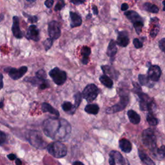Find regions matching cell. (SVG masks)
Instances as JSON below:
<instances>
[{
	"instance_id": "obj_3",
	"label": "cell",
	"mask_w": 165,
	"mask_h": 165,
	"mask_svg": "<svg viewBox=\"0 0 165 165\" xmlns=\"http://www.w3.org/2000/svg\"><path fill=\"white\" fill-rule=\"evenodd\" d=\"M27 139L30 144L34 147L38 149H44L47 148V144L44 140L42 135L37 131L31 130L28 132Z\"/></svg>"
},
{
	"instance_id": "obj_17",
	"label": "cell",
	"mask_w": 165,
	"mask_h": 165,
	"mask_svg": "<svg viewBox=\"0 0 165 165\" xmlns=\"http://www.w3.org/2000/svg\"><path fill=\"white\" fill-rule=\"evenodd\" d=\"M101 70L103 72L104 75L109 76V78H115L116 79L118 77V72H117L113 67L109 65L101 66Z\"/></svg>"
},
{
	"instance_id": "obj_27",
	"label": "cell",
	"mask_w": 165,
	"mask_h": 165,
	"mask_svg": "<svg viewBox=\"0 0 165 165\" xmlns=\"http://www.w3.org/2000/svg\"><path fill=\"white\" fill-rule=\"evenodd\" d=\"M85 110L88 114L96 115L99 112V107L96 104H87L86 107L85 108Z\"/></svg>"
},
{
	"instance_id": "obj_6",
	"label": "cell",
	"mask_w": 165,
	"mask_h": 165,
	"mask_svg": "<svg viewBox=\"0 0 165 165\" xmlns=\"http://www.w3.org/2000/svg\"><path fill=\"white\" fill-rule=\"evenodd\" d=\"M98 94H99L98 87L94 84H90L84 88L81 94V96L88 102L91 103L96 99Z\"/></svg>"
},
{
	"instance_id": "obj_12",
	"label": "cell",
	"mask_w": 165,
	"mask_h": 165,
	"mask_svg": "<svg viewBox=\"0 0 165 165\" xmlns=\"http://www.w3.org/2000/svg\"><path fill=\"white\" fill-rule=\"evenodd\" d=\"M130 43L128 33L125 30L119 31L117 32V37L116 44L121 47H126Z\"/></svg>"
},
{
	"instance_id": "obj_18",
	"label": "cell",
	"mask_w": 165,
	"mask_h": 165,
	"mask_svg": "<svg viewBox=\"0 0 165 165\" xmlns=\"http://www.w3.org/2000/svg\"><path fill=\"white\" fill-rule=\"evenodd\" d=\"M70 16H71V28H75L81 26L82 24V19L80 16L74 12H70Z\"/></svg>"
},
{
	"instance_id": "obj_5",
	"label": "cell",
	"mask_w": 165,
	"mask_h": 165,
	"mask_svg": "<svg viewBox=\"0 0 165 165\" xmlns=\"http://www.w3.org/2000/svg\"><path fill=\"white\" fill-rule=\"evenodd\" d=\"M142 139L146 147L151 151H154L156 148V137L153 130L147 128L145 130L142 134Z\"/></svg>"
},
{
	"instance_id": "obj_22",
	"label": "cell",
	"mask_w": 165,
	"mask_h": 165,
	"mask_svg": "<svg viewBox=\"0 0 165 165\" xmlns=\"http://www.w3.org/2000/svg\"><path fill=\"white\" fill-rule=\"evenodd\" d=\"M41 109L43 112H49L51 114H53L57 117L59 116V113L54 108L52 107L50 104L47 103H43L41 104Z\"/></svg>"
},
{
	"instance_id": "obj_42",
	"label": "cell",
	"mask_w": 165,
	"mask_h": 165,
	"mask_svg": "<svg viewBox=\"0 0 165 165\" xmlns=\"http://www.w3.org/2000/svg\"><path fill=\"white\" fill-rule=\"evenodd\" d=\"M54 2V0H46L45 1V5L46 6L47 8H50L53 6Z\"/></svg>"
},
{
	"instance_id": "obj_20",
	"label": "cell",
	"mask_w": 165,
	"mask_h": 165,
	"mask_svg": "<svg viewBox=\"0 0 165 165\" xmlns=\"http://www.w3.org/2000/svg\"><path fill=\"white\" fill-rule=\"evenodd\" d=\"M117 52V48L116 46V42L114 40L112 39L109 44L107 48L106 54L107 56L110 57V58H113L116 56Z\"/></svg>"
},
{
	"instance_id": "obj_9",
	"label": "cell",
	"mask_w": 165,
	"mask_h": 165,
	"mask_svg": "<svg viewBox=\"0 0 165 165\" xmlns=\"http://www.w3.org/2000/svg\"><path fill=\"white\" fill-rule=\"evenodd\" d=\"M48 31L50 38H51L52 40L58 39L61 36V26L58 21H50L49 24Z\"/></svg>"
},
{
	"instance_id": "obj_29",
	"label": "cell",
	"mask_w": 165,
	"mask_h": 165,
	"mask_svg": "<svg viewBox=\"0 0 165 165\" xmlns=\"http://www.w3.org/2000/svg\"><path fill=\"white\" fill-rule=\"evenodd\" d=\"M147 120L148 124L150 126H155L157 125L159 123L158 119L154 116L152 112H150L148 114L147 117Z\"/></svg>"
},
{
	"instance_id": "obj_2",
	"label": "cell",
	"mask_w": 165,
	"mask_h": 165,
	"mask_svg": "<svg viewBox=\"0 0 165 165\" xmlns=\"http://www.w3.org/2000/svg\"><path fill=\"white\" fill-rule=\"evenodd\" d=\"M49 153L56 158H62L67 154V148L60 141H56L47 146Z\"/></svg>"
},
{
	"instance_id": "obj_1",
	"label": "cell",
	"mask_w": 165,
	"mask_h": 165,
	"mask_svg": "<svg viewBox=\"0 0 165 165\" xmlns=\"http://www.w3.org/2000/svg\"><path fill=\"white\" fill-rule=\"evenodd\" d=\"M43 130L47 137L56 141H65L71 134L72 127L65 119L49 118L43 123Z\"/></svg>"
},
{
	"instance_id": "obj_8",
	"label": "cell",
	"mask_w": 165,
	"mask_h": 165,
	"mask_svg": "<svg viewBox=\"0 0 165 165\" xmlns=\"http://www.w3.org/2000/svg\"><path fill=\"white\" fill-rule=\"evenodd\" d=\"M49 75L50 78L52 79L53 81L59 86L64 84L66 81V79H67L66 73L58 67H55L54 68L52 69L49 72Z\"/></svg>"
},
{
	"instance_id": "obj_31",
	"label": "cell",
	"mask_w": 165,
	"mask_h": 165,
	"mask_svg": "<svg viewBox=\"0 0 165 165\" xmlns=\"http://www.w3.org/2000/svg\"><path fill=\"white\" fill-rule=\"evenodd\" d=\"M74 99H75V102H74V104L73 105V109H74V111L75 112L76 109H78L79 106V104H80L82 99L81 94L79 92H77L74 95Z\"/></svg>"
},
{
	"instance_id": "obj_38",
	"label": "cell",
	"mask_w": 165,
	"mask_h": 165,
	"mask_svg": "<svg viewBox=\"0 0 165 165\" xmlns=\"http://www.w3.org/2000/svg\"><path fill=\"white\" fill-rule=\"evenodd\" d=\"M157 154L159 155V157H160L161 159H163L164 157V155H165V148H164V146L163 145L161 148L157 149Z\"/></svg>"
},
{
	"instance_id": "obj_43",
	"label": "cell",
	"mask_w": 165,
	"mask_h": 165,
	"mask_svg": "<svg viewBox=\"0 0 165 165\" xmlns=\"http://www.w3.org/2000/svg\"><path fill=\"white\" fill-rule=\"evenodd\" d=\"M70 1H71L72 4L76 5H81L84 4L85 0H70Z\"/></svg>"
},
{
	"instance_id": "obj_25",
	"label": "cell",
	"mask_w": 165,
	"mask_h": 165,
	"mask_svg": "<svg viewBox=\"0 0 165 165\" xmlns=\"http://www.w3.org/2000/svg\"><path fill=\"white\" fill-rule=\"evenodd\" d=\"M138 155L141 161L143 162L145 164H146L147 165H155V163H154V161H152L150 158V157H149L147 154L145 153L144 152H142L141 150H139Z\"/></svg>"
},
{
	"instance_id": "obj_53",
	"label": "cell",
	"mask_w": 165,
	"mask_h": 165,
	"mask_svg": "<svg viewBox=\"0 0 165 165\" xmlns=\"http://www.w3.org/2000/svg\"><path fill=\"white\" fill-rule=\"evenodd\" d=\"M28 1H31V2H32V1H34L35 0H27Z\"/></svg>"
},
{
	"instance_id": "obj_26",
	"label": "cell",
	"mask_w": 165,
	"mask_h": 165,
	"mask_svg": "<svg viewBox=\"0 0 165 165\" xmlns=\"http://www.w3.org/2000/svg\"><path fill=\"white\" fill-rule=\"evenodd\" d=\"M99 81L104 86H105L107 88H112L113 87L114 82L112 79H111V78L109 77V76H107L104 74L102 75L101 76H100Z\"/></svg>"
},
{
	"instance_id": "obj_16",
	"label": "cell",
	"mask_w": 165,
	"mask_h": 165,
	"mask_svg": "<svg viewBox=\"0 0 165 165\" xmlns=\"http://www.w3.org/2000/svg\"><path fill=\"white\" fill-rule=\"evenodd\" d=\"M110 156L112 157L115 160L116 163H118L121 165H130L127 160L123 157L119 152L117 151H112L110 153Z\"/></svg>"
},
{
	"instance_id": "obj_46",
	"label": "cell",
	"mask_w": 165,
	"mask_h": 165,
	"mask_svg": "<svg viewBox=\"0 0 165 165\" xmlns=\"http://www.w3.org/2000/svg\"><path fill=\"white\" fill-rule=\"evenodd\" d=\"M4 76H3L2 74L0 73V90L2 89L3 87H4Z\"/></svg>"
},
{
	"instance_id": "obj_40",
	"label": "cell",
	"mask_w": 165,
	"mask_h": 165,
	"mask_svg": "<svg viewBox=\"0 0 165 165\" xmlns=\"http://www.w3.org/2000/svg\"><path fill=\"white\" fill-rule=\"evenodd\" d=\"M159 49L161 50V51L164 52L165 49V38H162V39L159 41Z\"/></svg>"
},
{
	"instance_id": "obj_41",
	"label": "cell",
	"mask_w": 165,
	"mask_h": 165,
	"mask_svg": "<svg viewBox=\"0 0 165 165\" xmlns=\"http://www.w3.org/2000/svg\"><path fill=\"white\" fill-rule=\"evenodd\" d=\"M6 134L5 133L0 130V146L2 145L6 141Z\"/></svg>"
},
{
	"instance_id": "obj_45",
	"label": "cell",
	"mask_w": 165,
	"mask_h": 165,
	"mask_svg": "<svg viewBox=\"0 0 165 165\" xmlns=\"http://www.w3.org/2000/svg\"><path fill=\"white\" fill-rule=\"evenodd\" d=\"M92 8L94 15L97 16V15L98 14V13H99V12H98V8H97V6L94 5L92 6Z\"/></svg>"
},
{
	"instance_id": "obj_19",
	"label": "cell",
	"mask_w": 165,
	"mask_h": 165,
	"mask_svg": "<svg viewBox=\"0 0 165 165\" xmlns=\"http://www.w3.org/2000/svg\"><path fill=\"white\" fill-rule=\"evenodd\" d=\"M119 147L123 152H125V153H130L132 151V146L130 141H128L126 139H121L119 142Z\"/></svg>"
},
{
	"instance_id": "obj_51",
	"label": "cell",
	"mask_w": 165,
	"mask_h": 165,
	"mask_svg": "<svg viewBox=\"0 0 165 165\" xmlns=\"http://www.w3.org/2000/svg\"><path fill=\"white\" fill-rule=\"evenodd\" d=\"M4 20V15L3 14H0V22Z\"/></svg>"
},
{
	"instance_id": "obj_33",
	"label": "cell",
	"mask_w": 165,
	"mask_h": 165,
	"mask_svg": "<svg viewBox=\"0 0 165 165\" xmlns=\"http://www.w3.org/2000/svg\"><path fill=\"white\" fill-rule=\"evenodd\" d=\"M36 77L42 81H45L47 79V74L43 70H39L36 73Z\"/></svg>"
},
{
	"instance_id": "obj_30",
	"label": "cell",
	"mask_w": 165,
	"mask_h": 165,
	"mask_svg": "<svg viewBox=\"0 0 165 165\" xmlns=\"http://www.w3.org/2000/svg\"><path fill=\"white\" fill-rule=\"evenodd\" d=\"M62 109L65 112H68L70 114H71V115L74 114L72 104L71 102H69V101H66V102H64L63 103Z\"/></svg>"
},
{
	"instance_id": "obj_11",
	"label": "cell",
	"mask_w": 165,
	"mask_h": 165,
	"mask_svg": "<svg viewBox=\"0 0 165 165\" xmlns=\"http://www.w3.org/2000/svg\"><path fill=\"white\" fill-rule=\"evenodd\" d=\"M28 68L26 66H23L20 68H11L8 71V75L14 80H18L26 74Z\"/></svg>"
},
{
	"instance_id": "obj_35",
	"label": "cell",
	"mask_w": 165,
	"mask_h": 165,
	"mask_svg": "<svg viewBox=\"0 0 165 165\" xmlns=\"http://www.w3.org/2000/svg\"><path fill=\"white\" fill-rule=\"evenodd\" d=\"M53 45V40L51 38H48L43 42V45L45 47V50L46 51H48L49 49H50Z\"/></svg>"
},
{
	"instance_id": "obj_10",
	"label": "cell",
	"mask_w": 165,
	"mask_h": 165,
	"mask_svg": "<svg viewBox=\"0 0 165 165\" xmlns=\"http://www.w3.org/2000/svg\"><path fill=\"white\" fill-rule=\"evenodd\" d=\"M161 69L157 65H151L148 68V77L150 80L154 82H157L161 78Z\"/></svg>"
},
{
	"instance_id": "obj_47",
	"label": "cell",
	"mask_w": 165,
	"mask_h": 165,
	"mask_svg": "<svg viewBox=\"0 0 165 165\" xmlns=\"http://www.w3.org/2000/svg\"><path fill=\"white\" fill-rule=\"evenodd\" d=\"M109 164L110 165H116V164L115 160H114V158L111 156H110V158H109Z\"/></svg>"
},
{
	"instance_id": "obj_48",
	"label": "cell",
	"mask_w": 165,
	"mask_h": 165,
	"mask_svg": "<svg viewBox=\"0 0 165 165\" xmlns=\"http://www.w3.org/2000/svg\"><path fill=\"white\" fill-rule=\"evenodd\" d=\"M8 158L10 160L13 161V160H14L15 159H16V155H15L14 154H11L8 155Z\"/></svg>"
},
{
	"instance_id": "obj_7",
	"label": "cell",
	"mask_w": 165,
	"mask_h": 165,
	"mask_svg": "<svg viewBox=\"0 0 165 165\" xmlns=\"http://www.w3.org/2000/svg\"><path fill=\"white\" fill-rule=\"evenodd\" d=\"M129 103V97L127 94H123L120 95V101L118 103L114 104V106L108 108L106 112L108 114H112L123 110L127 106Z\"/></svg>"
},
{
	"instance_id": "obj_49",
	"label": "cell",
	"mask_w": 165,
	"mask_h": 165,
	"mask_svg": "<svg viewBox=\"0 0 165 165\" xmlns=\"http://www.w3.org/2000/svg\"><path fill=\"white\" fill-rule=\"evenodd\" d=\"M72 165H85V164L80 161H75L74 163H73Z\"/></svg>"
},
{
	"instance_id": "obj_13",
	"label": "cell",
	"mask_w": 165,
	"mask_h": 165,
	"mask_svg": "<svg viewBox=\"0 0 165 165\" xmlns=\"http://www.w3.org/2000/svg\"><path fill=\"white\" fill-rule=\"evenodd\" d=\"M26 37L27 39L34 41H38L39 40V31L36 25H31L28 27Z\"/></svg>"
},
{
	"instance_id": "obj_28",
	"label": "cell",
	"mask_w": 165,
	"mask_h": 165,
	"mask_svg": "<svg viewBox=\"0 0 165 165\" xmlns=\"http://www.w3.org/2000/svg\"><path fill=\"white\" fill-rule=\"evenodd\" d=\"M143 8L146 11L150 12V13L156 14L158 13L159 8L157 5L154 4H152L150 3H145L143 5Z\"/></svg>"
},
{
	"instance_id": "obj_34",
	"label": "cell",
	"mask_w": 165,
	"mask_h": 165,
	"mask_svg": "<svg viewBox=\"0 0 165 165\" xmlns=\"http://www.w3.org/2000/svg\"><path fill=\"white\" fill-rule=\"evenodd\" d=\"M133 25H134V27L136 31V33L138 35L140 34L142 31V28L144 26V22H138V23H135Z\"/></svg>"
},
{
	"instance_id": "obj_39",
	"label": "cell",
	"mask_w": 165,
	"mask_h": 165,
	"mask_svg": "<svg viewBox=\"0 0 165 165\" xmlns=\"http://www.w3.org/2000/svg\"><path fill=\"white\" fill-rule=\"evenodd\" d=\"M133 44H134V45L136 49H141L143 46V44H142V43L138 38L134 39V40H133Z\"/></svg>"
},
{
	"instance_id": "obj_44",
	"label": "cell",
	"mask_w": 165,
	"mask_h": 165,
	"mask_svg": "<svg viewBox=\"0 0 165 165\" xmlns=\"http://www.w3.org/2000/svg\"><path fill=\"white\" fill-rule=\"evenodd\" d=\"M128 8H129L128 5L127 4H126V3H124V4H123L121 5V11H124V12L127 11Z\"/></svg>"
},
{
	"instance_id": "obj_37",
	"label": "cell",
	"mask_w": 165,
	"mask_h": 165,
	"mask_svg": "<svg viewBox=\"0 0 165 165\" xmlns=\"http://www.w3.org/2000/svg\"><path fill=\"white\" fill-rule=\"evenodd\" d=\"M65 2L63 0H58V1L57 3V4L54 8V11H61V9L65 7Z\"/></svg>"
},
{
	"instance_id": "obj_36",
	"label": "cell",
	"mask_w": 165,
	"mask_h": 165,
	"mask_svg": "<svg viewBox=\"0 0 165 165\" xmlns=\"http://www.w3.org/2000/svg\"><path fill=\"white\" fill-rule=\"evenodd\" d=\"M23 14L25 16V17L27 18L28 21L29 22V23H36V22L38 20V18H37V17L36 16H30V15H28V14H27L26 13H25V12H23Z\"/></svg>"
},
{
	"instance_id": "obj_15",
	"label": "cell",
	"mask_w": 165,
	"mask_h": 165,
	"mask_svg": "<svg viewBox=\"0 0 165 165\" xmlns=\"http://www.w3.org/2000/svg\"><path fill=\"white\" fill-rule=\"evenodd\" d=\"M125 15L128 20L130 21L134 24L138 22H144L143 19L139 15L138 12L134 11H128L125 12Z\"/></svg>"
},
{
	"instance_id": "obj_23",
	"label": "cell",
	"mask_w": 165,
	"mask_h": 165,
	"mask_svg": "<svg viewBox=\"0 0 165 165\" xmlns=\"http://www.w3.org/2000/svg\"><path fill=\"white\" fill-rule=\"evenodd\" d=\"M91 54V49L88 47L84 46L82 47L81 49V54H82V63L83 65H87L88 61H89V56Z\"/></svg>"
},
{
	"instance_id": "obj_50",
	"label": "cell",
	"mask_w": 165,
	"mask_h": 165,
	"mask_svg": "<svg viewBox=\"0 0 165 165\" xmlns=\"http://www.w3.org/2000/svg\"><path fill=\"white\" fill-rule=\"evenodd\" d=\"M16 165H21L22 163L20 159H16Z\"/></svg>"
},
{
	"instance_id": "obj_21",
	"label": "cell",
	"mask_w": 165,
	"mask_h": 165,
	"mask_svg": "<svg viewBox=\"0 0 165 165\" xmlns=\"http://www.w3.org/2000/svg\"><path fill=\"white\" fill-rule=\"evenodd\" d=\"M127 115L128 119L132 124L134 125H138L141 121V117L139 114L133 110H130L128 111Z\"/></svg>"
},
{
	"instance_id": "obj_32",
	"label": "cell",
	"mask_w": 165,
	"mask_h": 165,
	"mask_svg": "<svg viewBox=\"0 0 165 165\" xmlns=\"http://www.w3.org/2000/svg\"><path fill=\"white\" fill-rule=\"evenodd\" d=\"M159 25L157 23V24H154V25L153 26V28H152L151 30H150V36L152 38H154L156 37L157 35L159 33Z\"/></svg>"
},
{
	"instance_id": "obj_24",
	"label": "cell",
	"mask_w": 165,
	"mask_h": 165,
	"mask_svg": "<svg viewBox=\"0 0 165 165\" xmlns=\"http://www.w3.org/2000/svg\"><path fill=\"white\" fill-rule=\"evenodd\" d=\"M138 79L140 84L142 85V86H146L150 88L154 87V83L150 82V79L147 75L143 74H139L138 76Z\"/></svg>"
},
{
	"instance_id": "obj_4",
	"label": "cell",
	"mask_w": 165,
	"mask_h": 165,
	"mask_svg": "<svg viewBox=\"0 0 165 165\" xmlns=\"http://www.w3.org/2000/svg\"><path fill=\"white\" fill-rule=\"evenodd\" d=\"M139 97V106H140V109L142 111H150L152 112L155 107V104L154 101L151 99V97H149L147 94L143 93L142 90H139L137 92L135 93Z\"/></svg>"
},
{
	"instance_id": "obj_52",
	"label": "cell",
	"mask_w": 165,
	"mask_h": 165,
	"mask_svg": "<svg viewBox=\"0 0 165 165\" xmlns=\"http://www.w3.org/2000/svg\"><path fill=\"white\" fill-rule=\"evenodd\" d=\"M3 107H4V103L0 102V109H1Z\"/></svg>"
},
{
	"instance_id": "obj_14",
	"label": "cell",
	"mask_w": 165,
	"mask_h": 165,
	"mask_svg": "<svg viewBox=\"0 0 165 165\" xmlns=\"http://www.w3.org/2000/svg\"><path fill=\"white\" fill-rule=\"evenodd\" d=\"M12 20H13V25H12V33H13L14 37H16L17 39H21L23 37V34H22L20 28L19 18L18 16H14Z\"/></svg>"
}]
</instances>
